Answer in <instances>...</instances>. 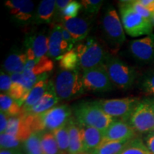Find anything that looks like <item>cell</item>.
Instances as JSON below:
<instances>
[{"mask_svg":"<svg viewBox=\"0 0 154 154\" xmlns=\"http://www.w3.org/2000/svg\"><path fill=\"white\" fill-rule=\"evenodd\" d=\"M140 99L136 97H126L121 99H102L95 101L98 106L108 115L115 119H121L128 122Z\"/></svg>","mask_w":154,"mask_h":154,"instance_id":"9","label":"cell"},{"mask_svg":"<svg viewBox=\"0 0 154 154\" xmlns=\"http://www.w3.org/2000/svg\"><path fill=\"white\" fill-rule=\"evenodd\" d=\"M142 5L151 12H154V0H138Z\"/></svg>","mask_w":154,"mask_h":154,"instance_id":"42","label":"cell"},{"mask_svg":"<svg viewBox=\"0 0 154 154\" xmlns=\"http://www.w3.org/2000/svg\"><path fill=\"white\" fill-rule=\"evenodd\" d=\"M56 2L54 0H43L36 11L34 24H46L53 22L56 17Z\"/></svg>","mask_w":154,"mask_h":154,"instance_id":"21","label":"cell"},{"mask_svg":"<svg viewBox=\"0 0 154 154\" xmlns=\"http://www.w3.org/2000/svg\"><path fill=\"white\" fill-rule=\"evenodd\" d=\"M0 109L1 112L9 117L17 116L22 113V107L9 95L2 93L0 95Z\"/></svg>","mask_w":154,"mask_h":154,"instance_id":"25","label":"cell"},{"mask_svg":"<svg viewBox=\"0 0 154 154\" xmlns=\"http://www.w3.org/2000/svg\"><path fill=\"white\" fill-rule=\"evenodd\" d=\"M81 126L84 152H91L103 142V131L93 127Z\"/></svg>","mask_w":154,"mask_h":154,"instance_id":"19","label":"cell"},{"mask_svg":"<svg viewBox=\"0 0 154 154\" xmlns=\"http://www.w3.org/2000/svg\"><path fill=\"white\" fill-rule=\"evenodd\" d=\"M103 65L113 85L116 87L121 90H127L133 86L137 76L134 68L119 58L111 55Z\"/></svg>","mask_w":154,"mask_h":154,"instance_id":"6","label":"cell"},{"mask_svg":"<svg viewBox=\"0 0 154 154\" xmlns=\"http://www.w3.org/2000/svg\"><path fill=\"white\" fill-rule=\"evenodd\" d=\"M54 85L58 98L61 100H70L84 92L82 74L78 69L61 70L56 76Z\"/></svg>","mask_w":154,"mask_h":154,"instance_id":"5","label":"cell"},{"mask_svg":"<svg viewBox=\"0 0 154 154\" xmlns=\"http://www.w3.org/2000/svg\"><path fill=\"white\" fill-rule=\"evenodd\" d=\"M79 154H88V153H79Z\"/></svg>","mask_w":154,"mask_h":154,"instance_id":"45","label":"cell"},{"mask_svg":"<svg viewBox=\"0 0 154 154\" xmlns=\"http://www.w3.org/2000/svg\"><path fill=\"white\" fill-rule=\"evenodd\" d=\"M52 133L57 142L61 154H68L69 148V134L67 125L54 131Z\"/></svg>","mask_w":154,"mask_h":154,"instance_id":"31","label":"cell"},{"mask_svg":"<svg viewBox=\"0 0 154 154\" xmlns=\"http://www.w3.org/2000/svg\"><path fill=\"white\" fill-rule=\"evenodd\" d=\"M144 143L152 154H154V131L150 132L144 137Z\"/></svg>","mask_w":154,"mask_h":154,"instance_id":"38","label":"cell"},{"mask_svg":"<svg viewBox=\"0 0 154 154\" xmlns=\"http://www.w3.org/2000/svg\"><path fill=\"white\" fill-rule=\"evenodd\" d=\"M103 1L101 0H83L81 1L82 7L86 14H95L99 12Z\"/></svg>","mask_w":154,"mask_h":154,"instance_id":"34","label":"cell"},{"mask_svg":"<svg viewBox=\"0 0 154 154\" xmlns=\"http://www.w3.org/2000/svg\"><path fill=\"white\" fill-rule=\"evenodd\" d=\"M49 38L43 32L29 34L25 38L26 49H30L34 53L36 59L47 56L48 54Z\"/></svg>","mask_w":154,"mask_h":154,"instance_id":"18","label":"cell"},{"mask_svg":"<svg viewBox=\"0 0 154 154\" xmlns=\"http://www.w3.org/2000/svg\"><path fill=\"white\" fill-rule=\"evenodd\" d=\"M82 82L84 91L91 92H106L111 91L113 86L104 65L97 68L84 71Z\"/></svg>","mask_w":154,"mask_h":154,"instance_id":"10","label":"cell"},{"mask_svg":"<svg viewBox=\"0 0 154 154\" xmlns=\"http://www.w3.org/2000/svg\"><path fill=\"white\" fill-rule=\"evenodd\" d=\"M70 2L69 0H57L56 2V16L59 15L61 17V12L70 3Z\"/></svg>","mask_w":154,"mask_h":154,"instance_id":"39","label":"cell"},{"mask_svg":"<svg viewBox=\"0 0 154 154\" xmlns=\"http://www.w3.org/2000/svg\"><path fill=\"white\" fill-rule=\"evenodd\" d=\"M0 154H22V149H1Z\"/></svg>","mask_w":154,"mask_h":154,"instance_id":"43","label":"cell"},{"mask_svg":"<svg viewBox=\"0 0 154 154\" xmlns=\"http://www.w3.org/2000/svg\"><path fill=\"white\" fill-rule=\"evenodd\" d=\"M9 15L19 26L34 24L36 11L33 2L29 0H9L5 2Z\"/></svg>","mask_w":154,"mask_h":154,"instance_id":"11","label":"cell"},{"mask_svg":"<svg viewBox=\"0 0 154 154\" xmlns=\"http://www.w3.org/2000/svg\"><path fill=\"white\" fill-rule=\"evenodd\" d=\"M1 149H22L23 142L11 135L2 134L0 135Z\"/></svg>","mask_w":154,"mask_h":154,"instance_id":"32","label":"cell"},{"mask_svg":"<svg viewBox=\"0 0 154 154\" xmlns=\"http://www.w3.org/2000/svg\"><path fill=\"white\" fill-rule=\"evenodd\" d=\"M62 36H63V39L68 43L69 47H70V50H72L73 45L75 44V42L72 35H71L70 33L68 32V30H67L66 28L63 27V26H62Z\"/></svg>","mask_w":154,"mask_h":154,"instance_id":"41","label":"cell"},{"mask_svg":"<svg viewBox=\"0 0 154 154\" xmlns=\"http://www.w3.org/2000/svg\"><path fill=\"white\" fill-rule=\"evenodd\" d=\"M42 132H34L23 143V149L26 154H44L42 151Z\"/></svg>","mask_w":154,"mask_h":154,"instance_id":"28","label":"cell"},{"mask_svg":"<svg viewBox=\"0 0 154 154\" xmlns=\"http://www.w3.org/2000/svg\"><path fill=\"white\" fill-rule=\"evenodd\" d=\"M128 51L136 60L143 63L154 61V34L130 42Z\"/></svg>","mask_w":154,"mask_h":154,"instance_id":"12","label":"cell"},{"mask_svg":"<svg viewBox=\"0 0 154 154\" xmlns=\"http://www.w3.org/2000/svg\"><path fill=\"white\" fill-rule=\"evenodd\" d=\"M11 76L7 74L5 72H1L0 75V90L3 94L8 95L9 89L11 86Z\"/></svg>","mask_w":154,"mask_h":154,"instance_id":"37","label":"cell"},{"mask_svg":"<svg viewBox=\"0 0 154 154\" xmlns=\"http://www.w3.org/2000/svg\"><path fill=\"white\" fill-rule=\"evenodd\" d=\"M67 126H68L69 134L68 154H79L84 153L80 125L77 123L76 119L72 117L67 124Z\"/></svg>","mask_w":154,"mask_h":154,"instance_id":"20","label":"cell"},{"mask_svg":"<svg viewBox=\"0 0 154 154\" xmlns=\"http://www.w3.org/2000/svg\"><path fill=\"white\" fill-rule=\"evenodd\" d=\"M121 20L125 32L132 37L148 36L153 34V25L134 10L129 1H121L119 3Z\"/></svg>","mask_w":154,"mask_h":154,"instance_id":"4","label":"cell"},{"mask_svg":"<svg viewBox=\"0 0 154 154\" xmlns=\"http://www.w3.org/2000/svg\"><path fill=\"white\" fill-rule=\"evenodd\" d=\"M56 59L59 61V67L62 71H74L80 67L79 57L74 49Z\"/></svg>","mask_w":154,"mask_h":154,"instance_id":"26","label":"cell"},{"mask_svg":"<svg viewBox=\"0 0 154 154\" xmlns=\"http://www.w3.org/2000/svg\"><path fill=\"white\" fill-rule=\"evenodd\" d=\"M74 49L78 55L79 66L83 72L103 66L110 56L104 46L93 36H88L77 44Z\"/></svg>","mask_w":154,"mask_h":154,"instance_id":"2","label":"cell"},{"mask_svg":"<svg viewBox=\"0 0 154 154\" xmlns=\"http://www.w3.org/2000/svg\"><path fill=\"white\" fill-rule=\"evenodd\" d=\"M129 2L131 4V5L132 8L134 9V10L136 11V12H137L138 14L140 15L141 17H143V18L150 21L151 20V17L153 13L149 11L147 9H146L145 7L138 2V0L129 1Z\"/></svg>","mask_w":154,"mask_h":154,"instance_id":"36","label":"cell"},{"mask_svg":"<svg viewBox=\"0 0 154 154\" xmlns=\"http://www.w3.org/2000/svg\"><path fill=\"white\" fill-rule=\"evenodd\" d=\"M128 141L129 140L103 142L96 149L90 152L89 154H119Z\"/></svg>","mask_w":154,"mask_h":154,"instance_id":"27","label":"cell"},{"mask_svg":"<svg viewBox=\"0 0 154 154\" xmlns=\"http://www.w3.org/2000/svg\"><path fill=\"white\" fill-rule=\"evenodd\" d=\"M140 88L148 95L154 96V74L143 76L140 83Z\"/></svg>","mask_w":154,"mask_h":154,"instance_id":"35","label":"cell"},{"mask_svg":"<svg viewBox=\"0 0 154 154\" xmlns=\"http://www.w3.org/2000/svg\"><path fill=\"white\" fill-rule=\"evenodd\" d=\"M128 123L139 134H149L154 131V100H140L136 105Z\"/></svg>","mask_w":154,"mask_h":154,"instance_id":"7","label":"cell"},{"mask_svg":"<svg viewBox=\"0 0 154 154\" xmlns=\"http://www.w3.org/2000/svg\"><path fill=\"white\" fill-rule=\"evenodd\" d=\"M102 31L106 40L115 49L126 41V36L121 20L117 11L112 6H109L102 19Z\"/></svg>","mask_w":154,"mask_h":154,"instance_id":"8","label":"cell"},{"mask_svg":"<svg viewBox=\"0 0 154 154\" xmlns=\"http://www.w3.org/2000/svg\"><path fill=\"white\" fill-rule=\"evenodd\" d=\"M48 56L57 59L61 55L71 51L67 42L62 36V24H55L51 26L49 32Z\"/></svg>","mask_w":154,"mask_h":154,"instance_id":"14","label":"cell"},{"mask_svg":"<svg viewBox=\"0 0 154 154\" xmlns=\"http://www.w3.org/2000/svg\"><path fill=\"white\" fill-rule=\"evenodd\" d=\"M54 66L53 61L47 56H44L34 61H27L24 69L31 70L34 75L38 76L51 72Z\"/></svg>","mask_w":154,"mask_h":154,"instance_id":"24","label":"cell"},{"mask_svg":"<svg viewBox=\"0 0 154 154\" xmlns=\"http://www.w3.org/2000/svg\"><path fill=\"white\" fill-rule=\"evenodd\" d=\"M49 80H48V79L40 80L36 83L30 91L24 105L22 106L23 111L27 110L37 103L38 100L41 99L44 94H45L48 85H49Z\"/></svg>","mask_w":154,"mask_h":154,"instance_id":"23","label":"cell"},{"mask_svg":"<svg viewBox=\"0 0 154 154\" xmlns=\"http://www.w3.org/2000/svg\"><path fill=\"white\" fill-rule=\"evenodd\" d=\"M41 143L44 154H61L52 132L42 133Z\"/></svg>","mask_w":154,"mask_h":154,"instance_id":"30","label":"cell"},{"mask_svg":"<svg viewBox=\"0 0 154 154\" xmlns=\"http://www.w3.org/2000/svg\"><path fill=\"white\" fill-rule=\"evenodd\" d=\"M119 154H152L143 140L138 137L130 140Z\"/></svg>","mask_w":154,"mask_h":154,"instance_id":"29","label":"cell"},{"mask_svg":"<svg viewBox=\"0 0 154 154\" xmlns=\"http://www.w3.org/2000/svg\"><path fill=\"white\" fill-rule=\"evenodd\" d=\"M136 133L127 121L116 119L106 129L103 131V142L130 140L136 137Z\"/></svg>","mask_w":154,"mask_h":154,"instance_id":"13","label":"cell"},{"mask_svg":"<svg viewBox=\"0 0 154 154\" xmlns=\"http://www.w3.org/2000/svg\"><path fill=\"white\" fill-rule=\"evenodd\" d=\"M61 24L68 30L76 43L82 42L87 38L91 28V21L88 19L75 17L61 20Z\"/></svg>","mask_w":154,"mask_h":154,"instance_id":"16","label":"cell"},{"mask_svg":"<svg viewBox=\"0 0 154 154\" xmlns=\"http://www.w3.org/2000/svg\"><path fill=\"white\" fill-rule=\"evenodd\" d=\"M28 59L26 54L14 51L8 55L3 63V69L9 74H22Z\"/></svg>","mask_w":154,"mask_h":154,"instance_id":"22","label":"cell"},{"mask_svg":"<svg viewBox=\"0 0 154 154\" xmlns=\"http://www.w3.org/2000/svg\"><path fill=\"white\" fill-rule=\"evenodd\" d=\"M82 7V5L81 2L76 1H71L70 3L66 6V8L63 9L61 12V17L62 18V20L77 17V15H78Z\"/></svg>","mask_w":154,"mask_h":154,"instance_id":"33","label":"cell"},{"mask_svg":"<svg viewBox=\"0 0 154 154\" xmlns=\"http://www.w3.org/2000/svg\"><path fill=\"white\" fill-rule=\"evenodd\" d=\"M9 117L5 113H0V133L4 134L7 128Z\"/></svg>","mask_w":154,"mask_h":154,"instance_id":"40","label":"cell"},{"mask_svg":"<svg viewBox=\"0 0 154 154\" xmlns=\"http://www.w3.org/2000/svg\"><path fill=\"white\" fill-rule=\"evenodd\" d=\"M59 101V99L56 94L54 83L49 81L47 91L43 96L30 109L26 111L22 110V113L24 115H39L56 106Z\"/></svg>","mask_w":154,"mask_h":154,"instance_id":"15","label":"cell"},{"mask_svg":"<svg viewBox=\"0 0 154 154\" xmlns=\"http://www.w3.org/2000/svg\"><path fill=\"white\" fill-rule=\"evenodd\" d=\"M72 109L68 105H59L39 115H24L32 132H52L66 126L72 118Z\"/></svg>","mask_w":154,"mask_h":154,"instance_id":"1","label":"cell"},{"mask_svg":"<svg viewBox=\"0 0 154 154\" xmlns=\"http://www.w3.org/2000/svg\"><path fill=\"white\" fill-rule=\"evenodd\" d=\"M151 23H152V25H153V26H154V12L153 13V14H152V17H151Z\"/></svg>","mask_w":154,"mask_h":154,"instance_id":"44","label":"cell"},{"mask_svg":"<svg viewBox=\"0 0 154 154\" xmlns=\"http://www.w3.org/2000/svg\"><path fill=\"white\" fill-rule=\"evenodd\" d=\"M74 116L82 126L93 127L103 131L116 119L106 113L95 101H84L75 106Z\"/></svg>","mask_w":154,"mask_h":154,"instance_id":"3","label":"cell"},{"mask_svg":"<svg viewBox=\"0 0 154 154\" xmlns=\"http://www.w3.org/2000/svg\"><path fill=\"white\" fill-rule=\"evenodd\" d=\"M5 133L14 136L24 143L33 132L22 113L17 116L9 117L7 128Z\"/></svg>","mask_w":154,"mask_h":154,"instance_id":"17","label":"cell"}]
</instances>
